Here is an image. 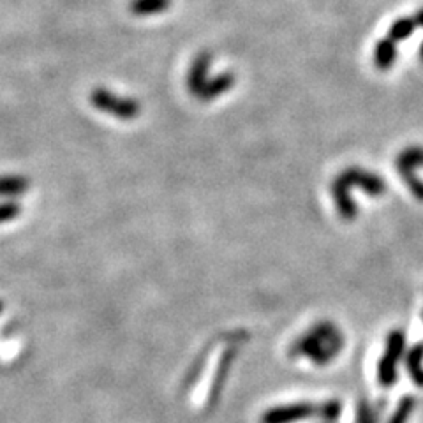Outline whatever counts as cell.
<instances>
[{
    "label": "cell",
    "instance_id": "cell-1",
    "mask_svg": "<svg viewBox=\"0 0 423 423\" xmlns=\"http://www.w3.org/2000/svg\"><path fill=\"white\" fill-rule=\"evenodd\" d=\"M346 346L344 333L333 321L323 320L314 323L309 330L291 342V358H309L314 365L325 367L332 363Z\"/></svg>",
    "mask_w": 423,
    "mask_h": 423
},
{
    "label": "cell",
    "instance_id": "cell-2",
    "mask_svg": "<svg viewBox=\"0 0 423 423\" xmlns=\"http://www.w3.org/2000/svg\"><path fill=\"white\" fill-rule=\"evenodd\" d=\"M351 189H360L372 198H379L387 193V180L372 171L363 170L360 166H350L337 175L332 183V198L337 213L344 220H355L358 215V207L351 198Z\"/></svg>",
    "mask_w": 423,
    "mask_h": 423
},
{
    "label": "cell",
    "instance_id": "cell-3",
    "mask_svg": "<svg viewBox=\"0 0 423 423\" xmlns=\"http://www.w3.org/2000/svg\"><path fill=\"white\" fill-rule=\"evenodd\" d=\"M406 332L395 328L388 333L383 357L377 362V384L381 388H392L399 379V365L406 357Z\"/></svg>",
    "mask_w": 423,
    "mask_h": 423
},
{
    "label": "cell",
    "instance_id": "cell-4",
    "mask_svg": "<svg viewBox=\"0 0 423 423\" xmlns=\"http://www.w3.org/2000/svg\"><path fill=\"white\" fill-rule=\"evenodd\" d=\"M91 104L97 111L118 121H134L141 113V104L136 99L118 96L108 88H96L91 93Z\"/></svg>",
    "mask_w": 423,
    "mask_h": 423
},
{
    "label": "cell",
    "instance_id": "cell-5",
    "mask_svg": "<svg viewBox=\"0 0 423 423\" xmlns=\"http://www.w3.org/2000/svg\"><path fill=\"white\" fill-rule=\"evenodd\" d=\"M317 414V404L291 402L270 407L261 414L260 423H297Z\"/></svg>",
    "mask_w": 423,
    "mask_h": 423
},
{
    "label": "cell",
    "instance_id": "cell-6",
    "mask_svg": "<svg viewBox=\"0 0 423 423\" xmlns=\"http://www.w3.org/2000/svg\"><path fill=\"white\" fill-rule=\"evenodd\" d=\"M235 357H237L235 350L224 351L223 358H220V362H219V367H217V370H215V376H213V381H212L210 395H208V407L215 406L217 400L220 399V393H223V390H224V384H226L228 374H230Z\"/></svg>",
    "mask_w": 423,
    "mask_h": 423
},
{
    "label": "cell",
    "instance_id": "cell-7",
    "mask_svg": "<svg viewBox=\"0 0 423 423\" xmlns=\"http://www.w3.org/2000/svg\"><path fill=\"white\" fill-rule=\"evenodd\" d=\"M407 374L417 388H423V342H417L406 351L404 357Z\"/></svg>",
    "mask_w": 423,
    "mask_h": 423
},
{
    "label": "cell",
    "instance_id": "cell-8",
    "mask_svg": "<svg viewBox=\"0 0 423 423\" xmlns=\"http://www.w3.org/2000/svg\"><path fill=\"white\" fill-rule=\"evenodd\" d=\"M384 407H387V400L384 399L372 404L367 397H360L357 402L355 423H381L384 414Z\"/></svg>",
    "mask_w": 423,
    "mask_h": 423
},
{
    "label": "cell",
    "instance_id": "cell-9",
    "mask_svg": "<svg viewBox=\"0 0 423 423\" xmlns=\"http://www.w3.org/2000/svg\"><path fill=\"white\" fill-rule=\"evenodd\" d=\"M395 166H397V171H399L400 178H402L404 183H406L407 189L411 190V194H413L420 203H423V180L417 173H414L417 168H414L413 164L406 163L404 159H400V157H397Z\"/></svg>",
    "mask_w": 423,
    "mask_h": 423
},
{
    "label": "cell",
    "instance_id": "cell-10",
    "mask_svg": "<svg viewBox=\"0 0 423 423\" xmlns=\"http://www.w3.org/2000/svg\"><path fill=\"white\" fill-rule=\"evenodd\" d=\"M208 63H210V58H208L207 55H201V57L193 63V67H190V73L189 76H187V87H189V92L193 93V96H200L201 91L205 88V85L208 83Z\"/></svg>",
    "mask_w": 423,
    "mask_h": 423
},
{
    "label": "cell",
    "instance_id": "cell-11",
    "mask_svg": "<svg viewBox=\"0 0 423 423\" xmlns=\"http://www.w3.org/2000/svg\"><path fill=\"white\" fill-rule=\"evenodd\" d=\"M233 74H220V76L213 78V80H208V83L205 85V88L198 97H200L203 103H210V101H215L217 97L223 96V93L230 92L231 88H233Z\"/></svg>",
    "mask_w": 423,
    "mask_h": 423
},
{
    "label": "cell",
    "instance_id": "cell-12",
    "mask_svg": "<svg viewBox=\"0 0 423 423\" xmlns=\"http://www.w3.org/2000/svg\"><path fill=\"white\" fill-rule=\"evenodd\" d=\"M397 61V46L395 41H392L390 37L387 39H381L379 43L376 44V50H374V63L379 71H388Z\"/></svg>",
    "mask_w": 423,
    "mask_h": 423
},
{
    "label": "cell",
    "instance_id": "cell-13",
    "mask_svg": "<svg viewBox=\"0 0 423 423\" xmlns=\"http://www.w3.org/2000/svg\"><path fill=\"white\" fill-rule=\"evenodd\" d=\"M31 182L21 175H0V198H18L27 193Z\"/></svg>",
    "mask_w": 423,
    "mask_h": 423
},
{
    "label": "cell",
    "instance_id": "cell-14",
    "mask_svg": "<svg viewBox=\"0 0 423 423\" xmlns=\"http://www.w3.org/2000/svg\"><path fill=\"white\" fill-rule=\"evenodd\" d=\"M414 409H417V399L413 395H404L387 423H407L413 417Z\"/></svg>",
    "mask_w": 423,
    "mask_h": 423
},
{
    "label": "cell",
    "instance_id": "cell-15",
    "mask_svg": "<svg viewBox=\"0 0 423 423\" xmlns=\"http://www.w3.org/2000/svg\"><path fill=\"white\" fill-rule=\"evenodd\" d=\"M342 402L339 399H328L325 402L317 404V414L323 423H335L342 417Z\"/></svg>",
    "mask_w": 423,
    "mask_h": 423
},
{
    "label": "cell",
    "instance_id": "cell-16",
    "mask_svg": "<svg viewBox=\"0 0 423 423\" xmlns=\"http://www.w3.org/2000/svg\"><path fill=\"white\" fill-rule=\"evenodd\" d=\"M414 27H417V20H411V18H402V20L395 21V24L392 25L388 37H390L392 41H395V43H399V41L409 37L411 34L414 32Z\"/></svg>",
    "mask_w": 423,
    "mask_h": 423
},
{
    "label": "cell",
    "instance_id": "cell-17",
    "mask_svg": "<svg viewBox=\"0 0 423 423\" xmlns=\"http://www.w3.org/2000/svg\"><path fill=\"white\" fill-rule=\"evenodd\" d=\"M21 213V205L18 201L6 200L0 201V224L18 219Z\"/></svg>",
    "mask_w": 423,
    "mask_h": 423
},
{
    "label": "cell",
    "instance_id": "cell-18",
    "mask_svg": "<svg viewBox=\"0 0 423 423\" xmlns=\"http://www.w3.org/2000/svg\"><path fill=\"white\" fill-rule=\"evenodd\" d=\"M400 159H404L406 163L413 164L414 168L423 166V147H407L399 153Z\"/></svg>",
    "mask_w": 423,
    "mask_h": 423
},
{
    "label": "cell",
    "instance_id": "cell-19",
    "mask_svg": "<svg viewBox=\"0 0 423 423\" xmlns=\"http://www.w3.org/2000/svg\"><path fill=\"white\" fill-rule=\"evenodd\" d=\"M414 20H417L418 25H422V27H423V11H420V13L417 14V18H414Z\"/></svg>",
    "mask_w": 423,
    "mask_h": 423
},
{
    "label": "cell",
    "instance_id": "cell-20",
    "mask_svg": "<svg viewBox=\"0 0 423 423\" xmlns=\"http://www.w3.org/2000/svg\"><path fill=\"white\" fill-rule=\"evenodd\" d=\"M420 61L423 62V43H422V46H420Z\"/></svg>",
    "mask_w": 423,
    "mask_h": 423
},
{
    "label": "cell",
    "instance_id": "cell-21",
    "mask_svg": "<svg viewBox=\"0 0 423 423\" xmlns=\"http://www.w3.org/2000/svg\"><path fill=\"white\" fill-rule=\"evenodd\" d=\"M2 309H4V303L0 302V314H2Z\"/></svg>",
    "mask_w": 423,
    "mask_h": 423
},
{
    "label": "cell",
    "instance_id": "cell-22",
    "mask_svg": "<svg viewBox=\"0 0 423 423\" xmlns=\"http://www.w3.org/2000/svg\"><path fill=\"white\" fill-rule=\"evenodd\" d=\"M422 320H423V310H422Z\"/></svg>",
    "mask_w": 423,
    "mask_h": 423
}]
</instances>
